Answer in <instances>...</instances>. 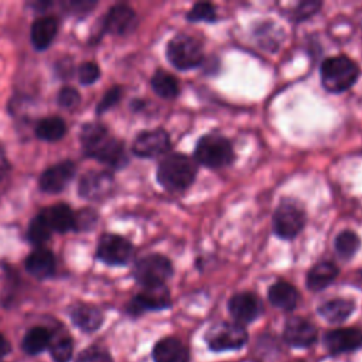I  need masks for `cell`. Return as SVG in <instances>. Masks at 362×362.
<instances>
[{
	"label": "cell",
	"mask_w": 362,
	"mask_h": 362,
	"mask_svg": "<svg viewBox=\"0 0 362 362\" xmlns=\"http://www.w3.org/2000/svg\"><path fill=\"white\" fill-rule=\"evenodd\" d=\"M25 270L37 279H48L55 273V257L48 249H35L25 259Z\"/></svg>",
	"instance_id": "23"
},
{
	"label": "cell",
	"mask_w": 362,
	"mask_h": 362,
	"mask_svg": "<svg viewBox=\"0 0 362 362\" xmlns=\"http://www.w3.org/2000/svg\"><path fill=\"white\" fill-rule=\"evenodd\" d=\"M233 158L235 151L232 143L222 134L206 133L195 144L194 160L204 167L219 170L230 165Z\"/></svg>",
	"instance_id": "4"
},
{
	"label": "cell",
	"mask_w": 362,
	"mask_h": 362,
	"mask_svg": "<svg viewBox=\"0 0 362 362\" xmlns=\"http://www.w3.org/2000/svg\"><path fill=\"white\" fill-rule=\"evenodd\" d=\"M51 341V331L45 327H33L30 328L23 341L21 348L28 355H38L48 349Z\"/></svg>",
	"instance_id": "27"
},
{
	"label": "cell",
	"mask_w": 362,
	"mask_h": 362,
	"mask_svg": "<svg viewBox=\"0 0 362 362\" xmlns=\"http://www.w3.org/2000/svg\"><path fill=\"white\" fill-rule=\"evenodd\" d=\"M122 88L120 86H113L110 88L105 95L103 98L100 99V102L98 103V107H96V113L98 115H103L106 110H109L110 107H113L115 105H117V102L120 100L122 98Z\"/></svg>",
	"instance_id": "37"
},
{
	"label": "cell",
	"mask_w": 362,
	"mask_h": 362,
	"mask_svg": "<svg viewBox=\"0 0 362 362\" xmlns=\"http://www.w3.org/2000/svg\"><path fill=\"white\" fill-rule=\"evenodd\" d=\"M11 351V345L7 341V338L0 332V358L6 356Z\"/></svg>",
	"instance_id": "40"
},
{
	"label": "cell",
	"mask_w": 362,
	"mask_h": 362,
	"mask_svg": "<svg viewBox=\"0 0 362 362\" xmlns=\"http://www.w3.org/2000/svg\"><path fill=\"white\" fill-rule=\"evenodd\" d=\"M75 362H113V359L105 348L92 345L81 351Z\"/></svg>",
	"instance_id": "35"
},
{
	"label": "cell",
	"mask_w": 362,
	"mask_h": 362,
	"mask_svg": "<svg viewBox=\"0 0 362 362\" xmlns=\"http://www.w3.org/2000/svg\"><path fill=\"white\" fill-rule=\"evenodd\" d=\"M48 351L54 362H69L74 354V341L71 335L62 329L51 332Z\"/></svg>",
	"instance_id": "28"
},
{
	"label": "cell",
	"mask_w": 362,
	"mask_h": 362,
	"mask_svg": "<svg viewBox=\"0 0 362 362\" xmlns=\"http://www.w3.org/2000/svg\"><path fill=\"white\" fill-rule=\"evenodd\" d=\"M171 260L161 253H150L139 259L133 269V277L141 287L164 286L173 276Z\"/></svg>",
	"instance_id": "7"
},
{
	"label": "cell",
	"mask_w": 362,
	"mask_h": 362,
	"mask_svg": "<svg viewBox=\"0 0 362 362\" xmlns=\"http://www.w3.org/2000/svg\"><path fill=\"white\" fill-rule=\"evenodd\" d=\"M57 100H58V105L64 109H72L75 107L79 100H81V95L79 92L75 89V88H71V86H65L62 88L59 92H58V96H57Z\"/></svg>",
	"instance_id": "38"
},
{
	"label": "cell",
	"mask_w": 362,
	"mask_h": 362,
	"mask_svg": "<svg viewBox=\"0 0 362 362\" xmlns=\"http://www.w3.org/2000/svg\"><path fill=\"white\" fill-rule=\"evenodd\" d=\"M112 187V175L102 171H89L79 181V195L86 199L102 198Z\"/></svg>",
	"instance_id": "20"
},
{
	"label": "cell",
	"mask_w": 362,
	"mask_h": 362,
	"mask_svg": "<svg viewBox=\"0 0 362 362\" xmlns=\"http://www.w3.org/2000/svg\"><path fill=\"white\" fill-rule=\"evenodd\" d=\"M150 85L156 95H158L163 99H175L180 95V82L174 75L164 69H157L151 79Z\"/></svg>",
	"instance_id": "26"
},
{
	"label": "cell",
	"mask_w": 362,
	"mask_h": 362,
	"mask_svg": "<svg viewBox=\"0 0 362 362\" xmlns=\"http://www.w3.org/2000/svg\"><path fill=\"white\" fill-rule=\"evenodd\" d=\"M165 57L168 62L178 71H189L204 64L202 42L189 34L174 35L165 47Z\"/></svg>",
	"instance_id": "5"
},
{
	"label": "cell",
	"mask_w": 362,
	"mask_h": 362,
	"mask_svg": "<svg viewBox=\"0 0 362 362\" xmlns=\"http://www.w3.org/2000/svg\"><path fill=\"white\" fill-rule=\"evenodd\" d=\"M58 31V20L52 16L37 18L31 25V44L35 49L42 51L49 47Z\"/></svg>",
	"instance_id": "22"
},
{
	"label": "cell",
	"mask_w": 362,
	"mask_h": 362,
	"mask_svg": "<svg viewBox=\"0 0 362 362\" xmlns=\"http://www.w3.org/2000/svg\"><path fill=\"white\" fill-rule=\"evenodd\" d=\"M228 311L235 322L245 325L260 317L263 304L255 293L240 291L228 300Z\"/></svg>",
	"instance_id": "12"
},
{
	"label": "cell",
	"mask_w": 362,
	"mask_h": 362,
	"mask_svg": "<svg viewBox=\"0 0 362 362\" xmlns=\"http://www.w3.org/2000/svg\"><path fill=\"white\" fill-rule=\"evenodd\" d=\"M100 76V69L96 62L86 61L78 66V78L82 85H90Z\"/></svg>",
	"instance_id": "36"
},
{
	"label": "cell",
	"mask_w": 362,
	"mask_h": 362,
	"mask_svg": "<svg viewBox=\"0 0 362 362\" xmlns=\"http://www.w3.org/2000/svg\"><path fill=\"white\" fill-rule=\"evenodd\" d=\"M198 168L194 158L184 153L173 151L165 154L157 167L158 184L171 194L188 189L197 177Z\"/></svg>",
	"instance_id": "2"
},
{
	"label": "cell",
	"mask_w": 362,
	"mask_h": 362,
	"mask_svg": "<svg viewBox=\"0 0 362 362\" xmlns=\"http://www.w3.org/2000/svg\"><path fill=\"white\" fill-rule=\"evenodd\" d=\"M317 311L325 321L331 324H339L346 321L355 311V303L349 298L337 297L320 304Z\"/></svg>",
	"instance_id": "25"
},
{
	"label": "cell",
	"mask_w": 362,
	"mask_h": 362,
	"mask_svg": "<svg viewBox=\"0 0 362 362\" xmlns=\"http://www.w3.org/2000/svg\"><path fill=\"white\" fill-rule=\"evenodd\" d=\"M52 232H68L75 229V214L65 204H57L40 212Z\"/></svg>",
	"instance_id": "24"
},
{
	"label": "cell",
	"mask_w": 362,
	"mask_h": 362,
	"mask_svg": "<svg viewBox=\"0 0 362 362\" xmlns=\"http://www.w3.org/2000/svg\"><path fill=\"white\" fill-rule=\"evenodd\" d=\"M283 338L293 348H308L317 339V328L303 317H291L284 324Z\"/></svg>",
	"instance_id": "14"
},
{
	"label": "cell",
	"mask_w": 362,
	"mask_h": 362,
	"mask_svg": "<svg viewBox=\"0 0 362 362\" xmlns=\"http://www.w3.org/2000/svg\"><path fill=\"white\" fill-rule=\"evenodd\" d=\"M359 78V66L348 55L325 58L320 65L322 88L329 93H342L352 88Z\"/></svg>",
	"instance_id": "3"
},
{
	"label": "cell",
	"mask_w": 362,
	"mask_h": 362,
	"mask_svg": "<svg viewBox=\"0 0 362 362\" xmlns=\"http://www.w3.org/2000/svg\"><path fill=\"white\" fill-rule=\"evenodd\" d=\"M96 256L106 264L124 266L133 259L134 246L129 239L120 235L107 233L100 238Z\"/></svg>",
	"instance_id": "10"
},
{
	"label": "cell",
	"mask_w": 362,
	"mask_h": 362,
	"mask_svg": "<svg viewBox=\"0 0 362 362\" xmlns=\"http://www.w3.org/2000/svg\"><path fill=\"white\" fill-rule=\"evenodd\" d=\"M69 318L76 328L83 332L96 331L103 322L102 311L88 303H76L69 308Z\"/></svg>",
	"instance_id": "17"
},
{
	"label": "cell",
	"mask_w": 362,
	"mask_h": 362,
	"mask_svg": "<svg viewBox=\"0 0 362 362\" xmlns=\"http://www.w3.org/2000/svg\"><path fill=\"white\" fill-rule=\"evenodd\" d=\"M359 246H361V239L351 229H345V230L339 232L334 240L335 253L342 260H351L355 256V253L358 252Z\"/></svg>",
	"instance_id": "31"
},
{
	"label": "cell",
	"mask_w": 362,
	"mask_h": 362,
	"mask_svg": "<svg viewBox=\"0 0 362 362\" xmlns=\"http://www.w3.org/2000/svg\"><path fill=\"white\" fill-rule=\"evenodd\" d=\"M322 3L321 1H315V0H304V1H300L296 4L294 8L290 10L288 13V18L298 24L304 20H308L310 17H313L314 14L318 13V10L321 8Z\"/></svg>",
	"instance_id": "34"
},
{
	"label": "cell",
	"mask_w": 362,
	"mask_h": 362,
	"mask_svg": "<svg viewBox=\"0 0 362 362\" xmlns=\"http://www.w3.org/2000/svg\"><path fill=\"white\" fill-rule=\"evenodd\" d=\"M185 18L191 23H199V21H205V23H215L218 16H216V10L215 6L212 3L208 1H199L195 3L189 11L187 13Z\"/></svg>",
	"instance_id": "33"
},
{
	"label": "cell",
	"mask_w": 362,
	"mask_h": 362,
	"mask_svg": "<svg viewBox=\"0 0 362 362\" xmlns=\"http://www.w3.org/2000/svg\"><path fill=\"white\" fill-rule=\"evenodd\" d=\"M137 25V16L127 4H115L103 18V31L115 35H126Z\"/></svg>",
	"instance_id": "15"
},
{
	"label": "cell",
	"mask_w": 362,
	"mask_h": 362,
	"mask_svg": "<svg viewBox=\"0 0 362 362\" xmlns=\"http://www.w3.org/2000/svg\"><path fill=\"white\" fill-rule=\"evenodd\" d=\"M51 233H52V230L41 214H38L35 218H33V221L30 222L28 230H27L28 240L34 245H42L44 242H47L49 239Z\"/></svg>",
	"instance_id": "32"
},
{
	"label": "cell",
	"mask_w": 362,
	"mask_h": 362,
	"mask_svg": "<svg viewBox=\"0 0 362 362\" xmlns=\"http://www.w3.org/2000/svg\"><path fill=\"white\" fill-rule=\"evenodd\" d=\"M283 30L273 21H262L255 28V37L260 47L267 51H276L283 40Z\"/></svg>",
	"instance_id": "29"
},
{
	"label": "cell",
	"mask_w": 362,
	"mask_h": 362,
	"mask_svg": "<svg viewBox=\"0 0 362 362\" xmlns=\"http://www.w3.org/2000/svg\"><path fill=\"white\" fill-rule=\"evenodd\" d=\"M171 147L170 134L163 127L141 130L136 134L132 151L141 158H154L165 154Z\"/></svg>",
	"instance_id": "9"
},
{
	"label": "cell",
	"mask_w": 362,
	"mask_h": 362,
	"mask_svg": "<svg viewBox=\"0 0 362 362\" xmlns=\"http://www.w3.org/2000/svg\"><path fill=\"white\" fill-rule=\"evenodd\" d=\"M171 305V296L167 286H156V287H143L140 293H137L127 304L126 311L133 315H141L146 311H158L168 308Z\"/></svg>",
	"instance_id": "11"
},
{
	"label": "cell",
	"mask_w": 362,
	"mask_h": 362,
	"mask_svg": "<svg viewBox=\"0 0 362 362\" xmlns=\"http://www.w3.org/2000/svg\"><path fill=\"white\" fill-rule=\"evenodd\" d=\"M247 331L238 322H216L205 332V341L212 351H235L247 342Z\"/></svg>",
	"instance_id": "8"
},
{
	"label": "cell",
	"mask_w": 362,
	"mask_h": 362,
	"mask_svg": "<svg viewBox=\"0 0 362 362\" xmlns=\"http://www.w3.org/2000/svg\"><path fill=\"white\" fill-rule=\"evenodd\" d=\"M339 269L338 266L331 260H320L315 264L311 266V269L307 272L305 284L307 288L311 291H321L327 288L329 284L334 283V280L338 277Z\"/></svg>",
	"instance_id": "19"
},
{
	"label": "cell",
	"mask_w": 362,
	"mask_h": 362,
	"mask_svg": "<svg viewBox=\"0 0 362 362\" xmlns=\"http://www.w3.org/2000/svg\"><path fill=\"white\" fill-rule=\"evenodd\" d=\"M267 298L273 307H277L284 311H291L296 308L300 300V294L298 290L291 283L279 280L269 287Z\"/></svg>",
	"instance_id": "21"
},
{
	"label": "cell",
	"mask_w": 362,
	"mask_h": 362,
	"mask_svg": "<svg viewBox=\"0 0 362 362\" xmlns=\"http://www.w3.org/2000/svg\"><path fill=\"white\" fill-rule=\"evenodd\" d=\"M154 362H189L188 348L175 337H165L153 348Z\"/></svg>",
	"instance_id": "18"
},
{
	"label": "cell",
	"mask_w": 362,
	"mask_h": 362,
	"mask_svg": "<svg viewBox=\"0 0 362 362\" xmlns=\"http://www.w3.org/2000/svg\"><path fill=\"white\" fill-rule=\"evenodd\" d=\"M361 27H362V20H361Z\"/></svg>",
	"instance_id": "41"
},
{
	"label": "cell",
	"mask_w": 362,
	"mask_h": 362,
	"mask_svg": "<svg viewBox=\"0 0 362 362\" xmlns=\"http://www.w3.org/2000/svg\"><path fill=\"white\" fill-rule=\"evenodd\" d=\"M76 165L71 160H64L47 168L40 177V188L47 194L61 192L75 175Z\"/></svg>",
	"instance_id": "13"
},
{
	"label": "cell",
	"mask_w": 362,
	"mask_h": 362,
	"mask_svg": "<svg viewBox=\"0 0 362 362\" xmlns=\"http://www.w3.org/2000/svg\"><path fill=\"white\" fill-rule=\"evenodd\" d=\"M85 153L113 168H120L127 163L124 144L109 134L107 129L99 123H86L79 133Z\"/></svg>",
	"instance_id": "1"
},
{
	"label": "cell",
	"mask_w": 362,
	"mask_h": 362,
	"mask_svg": "<svg viewBox=\"0 0 362 362\" xmlns=\"http://www.w3.org/2000/svg\"><path fill=\"white\" fill-rule=\"evenodd\" d=\"M66 133L65 122L58 116L41 119L35 126V134L38 139L45 141H57Z\"/></svg>",
	"instance_id": "30"
},
{
	"label": "cell",
	"mask_w": 362,
	"mask_h": 362,
	"mask_svg": "<svg viewBox=\"0 0 362 362\" xmlns=\"http://www.w3.org/2000/svg\"><path fill=\"white\" fill-rule=\"evenodd\" d=\"M324 345L331 354L358 349L362 345V331L358 328H337L324 335Z\"/></svg>",
	"instance_id": "16"
},
{
	"label": "cell",
	"mask_w": 362,
	"mask_h": 362,
	"mask_svg": "<svg viewBox=\"0 0 362 362\" xmlns=\"http://www.w3.org/2000/svg\"><path fill=\"white\" fill-rule=\"evenodd\" d=\"M96 222V212L92 209H83L75 215V229H90Z\"/></svg>",
	"instance_id": "39"
},
{
	"label": "cell",
	"mask_w": 362,
	"mask_h": 362,
	"mask_svg": "<svg viewBox=\"0 0 362 362\" xmlns=\"http://www.w3.org/2000/svg\"><path fill=\"white\" fill-rule=\"evenodd\" d=\"M305 221L307 216L303 206L290 198H284L273 212V232L280 239L293 240L304 229Z\"/></svg>",
	"instance_id": "6"
}]
</instances>
